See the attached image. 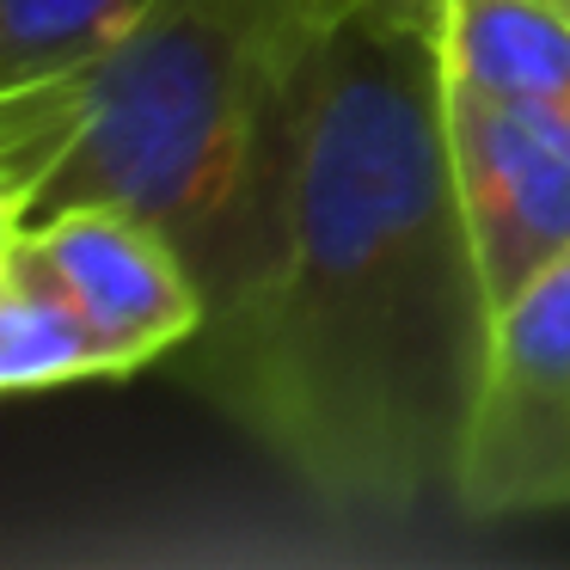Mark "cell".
<instances>
[{
    "label": "cell",
    "mask_w": 570,
    "mask_h": 570,
    "mask_svg": "<svg viewBox=\"0 0 570 570\" xmlns=\"http://www.w3.org/2000/svg\"><path fill=\"white\" fill-rule=\"evenodd\" d=\"M491 313L448 160L442 0H350L301 92L271 264L173 362L307 491L411 509L454 497Z\"/></svg>",
    "instance_id": "cell-1"
},
{
    "label": "cell",
    "mask_w": 570,
    "mask_h": 570,
    "mask_svg": "<svg viewBox=\"0 0 570 570\" xmlns=\"http://www.w3.org/2000/svg\"><path fill=\"white\" fill-rule=\"evenodd\" d=\"M350 0H160L62 75L0 87V227L68 203L154 222L234 301L276 252L301 92Z\"/></svg>",
    "instance_id": "cell-2"
},
{
    "label": "cell",
    "mask_w": 570,
    "mask_h": 570,
    "mask_svg": "<svg viewBox=\"0 0 570 570\" xmlns=\"http://www.w3.org/2000/svg\"><path fill=\"white\" fill-rule=\"evenodd\" d=\"M454 503L479 521L570 509V258L491 313Z\"/></svg>",
    "instance_id": "cell-3"
},
{
    "label": "cell",
    "mask_w": 570,
    "mask_h": 570,
    "mask_svg": "<svg viewBox=\"0 0 570 570\" xmlns=\"http://www.w3.org/2000/svg\"><path fill=\"white\" fill-rule=\"evenodd\" d=\"M448 160L491 307L570 258V105L448 87Z\"/></svg>",
    "instance_id": "cell-4"
},
{
    "label": "cell",
    "mask_w": 570,
    "mask_h": 570,
    "mask_svg": "<svg viewBox=\"0 0 570 570\" xmlns=\"http://www.w3.org/2000/svg\"><path fill=\"white\" fill-rule=\"evenodd\" d=\"M19 234L38 246L56 283L87 307V320L129 356V368L173 362L209 320V295L190 276L185 252L117 203H68V209L26 222Z\"/></svg>",
    "instance_id": "cell-5"
},
{
    "label": "cell",
    "mask_w": 570,
    "mask_h": 570,
    "mask_svg": "<svg viewBox=\"0 0 570 570\" xmlns=\"http://www.w3.org/2000/svg\"><path fill=\"white\" fill-rule=\"evenodd\" d=\"M129 356L87 320L19 227H0V386L56 393L80 381H129Z\"/></svg>",
    "instance_id": "cell-6"
},
{
    "label": "cell",
    "mask_w": 570,
    "mask_h": 570,
    "mask_svg": "<svg viewBox=\"0 0 570 570\" xmlns=\"http://www.w3.org/2000/svg\"><path fill=\"white\" fill-rule=\"evenodd\" d=\"M448 87L570 105V13L558 0H442Z\"/></svg>",
    "instance_id": "cell-7"
},
{
    "label": "cell",
    "mask_w": 570,
    "mask_h": 570,
    "mask_svg": "<svg viewBox=\"0 0 570 570\" xmlns=\"http://www.w3.org/2000/svg\"><path fill=\"white\" fill-rule=\"evenodd\" d=\"M154 7L160 0H0V87L62 75Z\"/></svg>",
    "instance_id": "cell-8"
},
{
    "label": "cell",
    "mask_w": 570,
    "mask_h": 570,
    "mask_svg": "<svg viewBox=\"0 0 570 570\" xmlns=\"http://www.w3.org/2000/svg\"><path fill=\"white\" fill-rule=\"evenodd\" d=\"M558 7H564V13H570V0H558Z\"/></svg>",
    "instance_id": "cell-9"
}]
</instances>
